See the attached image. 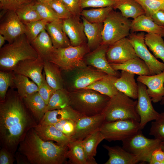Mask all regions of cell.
Wrapping results in <instances>:
<instances>
[{"instance_id":"7a4b0ae2","label":"cell","mask_w":164,"mask_h":164,"mask_svg":"<svg viewBox=\"0 0 164 164\" xmlns=\"http://www.w3.org/2000/svg\"><path fill=\"white\" fill-rule=\"evenodd\" d=\"M68 149V145L43 140L33 128L20 143L17 151L26 157L29 164H62L67 159Z\"/></svg>"},{"instance_id":"ba28073f","label":"cell","mask_w":164,"mask_h":164,"mask_svg":"<svg viewBox=\"0 0 164 164\" xmlns=\"http://www.w3.org/2000/svg\"><path fill=\"white\" fill-rule=\"evenodd\" d=\"M131 21L114 9L103 22L102 44L110 45L129 36Z\"/></svg>"},{"instance_id":"4316f807","label":"cell","mask_w":164,"mask_h":164,"mask_svg":"<svg viewBox=\"0 0 164 164\" xmlns=\"http://www.w3.org/2000/svg\"><path fill=\"white\" fill-rule=\"evenodd\" d=\"M112 68L116 71L124 70L139 75H150L148 67L139 57L131 59L121 63H109Z\"/></svg>"},{"instance_id":"ee69618b","label":"cell","mask_w":164,"mask_h":164,"mask_svg":"<svg viewBox=\"0 0 164 164\" xmlns=\"http://www.w3.org/2000/svg\"><path fill=\"white\" fill-rule=\"evenodd\" d=\"M139 3L145 12V15L151 17L155 13L163 10L164 0H135Z\"/></svg>"},{"instance_id":"ac0fdd59","label":"cell","mask_w":164,"mask_h":164,"mask_svg":"<svg viewBox=\"0 0 164 164\" xmlns=\"http://www.w3.org/2000/svg\"><path fill=\"white\" fill-rule=\"evenodd\" d=\"M80 15H72L63 19V30L69 38L71 46H77L87 43L84 25L80 19Z\"/></svg>"},{"instance_id":"9f6ffc18","label":"cell","mask_w":164,"mask_h":164,"mask_svg":"<svg viewBox=\"0 0 164 164\" xmlns=\"http://www.w3.org/2000/svg\"><path fill=\"white\" fill-rule=\"evenodd\" d=\"M36 0L39 1V2H50V1L53 0Z\"/></svg>"},{"instance_id":"9a60e30c","label":"cell","mask_w":164,"mask_h":164,"mask_svg":"<svg viewBox=\"0 0 164 164\" xmlns=\"http://www.w3.org/2000/svg\"><path fill=\"white\" fill-rule=\"evenodd\" d=\"M109 46L101 44L96 49L86 54L84 60L87 66L93 67L108 74L119 77L121 74L112 68L107 59L106 53Z\"/></svg>"},{"instance_id":"5b68a950","label":"cell","mask_w":164,"mask_h":164,"mask_svg":"<svg viewBox=\"0 0 164 164\" xmlns=\"http://www.w3.org/2000/svg\"><path fill=\"white\" fill-rule=\"evenodd\" d=\"M137 101H134L121 92L119 91L110 98L103 113L105 122L118 120L133 119L140 122V118L136 110Z\"/></svg>"},{"instance_id":"e575fe53","label":"cell","mask_w":164,"mask_h":164,"mask_svg":"<svg viewBox=\"0 0 164 164\" xmlns=\"http://www.w3.org/2000/svg\"><path fill=\"white\" fill-rule=\"evenodd\" d=\"M67 158L72 164H90L86 158L82 140H72L68 145Z\"/></svg>"},{"instance_id":"11a10c76","label":"cell","mask_w":164,"mask_h":164,"mask_svg":"<svg viewBox=\"0 0 164 164\" xmlns=\"http://www.w3.org/2000/svg\"><path fill=\"white\" fill-rule=\"evenodd\" d=\"M5 41L6 40L4 37L0 34V48L3 46Z\"/></svg>"},{"instance_id":"836d02e7","label":"cell","mask_w":164,"mask_h":164,"mask_svg":"<svg viewBox=\"0 0 164 164\" xmlns=\"http://www.w3.org/2000/svg\"><path fill=\"white\" fill-rule=\"evenodd\" d=\"M29 78L24 75L14 73L13 80L15 87L22 98L38 91V86Z\"/></svg>"},{"instance_id":"2e32d148","label":"cell","mask_w":164,"mask_h":164,"mask_svg":"<svg viewBox=\"0 0 164 164\" xmlns=\"http://www.w3.org/2000/svg\"><path fill=\"white\" fill-rule=\"evenodd\" d=\"M105 122L103 113L92 116H83L76 122L75 131L71 140H82L94 132L100 129Z\"/></svg>"},{"instance_id":"30bf717a","label":"cell","mask_w":164,"mask_h":164,"mask_svg":"<svg viewBox=\"0 0 164 164\" xmlns=\"http://www.w3.org/2000/svg\"><path fill=\"white\" fill-rule=\"evenodd\" d=\"M140 129L139 122L127 119L105 122L100 129L104 139L108 142L123 141L136 133Z\"/></svg>"},{"instance_id":"d6986e66","label":"cell","mask_w":164,"mask_h":164,"mask_svg":"<svg viewBox=\"0 0 164 164\" xmlns=\"http://www.w3.org/2000/svg\"><path fill=\"white\" fill-rule=\"evenodd\" d=\"M137 80L147 87V93L153 103L161 101L164 96V70L153 75H139Z\"/></svg>"},{"instance_id":"3957f363","label":"cell","mask_w":164,"mask_h":164,"mask_svg":"<svg viewBox=\"0 0 164 164\" xmlns=\"http://www.w3.org/2000/svg\"><path fill=\"white\" fill-rule=\"evenodd\" d=\"M39 57L25 34H22L0 48V70L12 71L19 62Z\"/></svg>"},{"instance_id":"f6af8a7d","label":"cell","mask_w":164,"mask_h":164,"mask_svg":"<svg viewBox=\"0 0 164 164\" xmlns=\"http://www.w3.org/2000/svg\"><path fill=\"white\" fill-rule=\"evenodd\" d=\"M49 5L59 19H64L70 17L72 14L60 0H53L45 2Z\"/></svg>"},{"instance_id":"ffe728a7","label":"cell","mask_w":164,"mask_h":164,"mask_svg":"<svg viewBox=\"0 0 164 164\" xmlns=\"http://www.w3.org/2000/svg\"><path fill=\"white\" fill-rule=\"evenodd\" d=\"M83 116L70 106H68L59 109L47 111L38 124L42 125H53L66 119L77 122Z\"/></svg>"},{"instance_id":"681fc988","label":"cell","mask_w":164,"mask_h":164,"mask_svg":"<svg viewBox=\"0 0 164 164\" xmlns=\"http://www.w3.org/2000/svg\"><path fill=\"white\" fill-rule=\"evenodd\" d=\"M55 91L47 82L43 71L42 80L39 87L38 92L47 104L50 98Z\"/></svg>"},{"instance_id":"bcb514c9","label":"cell","mask_w":164,"mask_h":164,"mask_svg":"<svg viewBox=\"0 0 164 164\" xmlns=\"http://www.w3.org/2000/svg\"><path fill=\"white\" fill-rule=\"evenodd\" d=\"M76 122L72 120L66 119L61 121L53 125L56 128L71 139L75 131Z\"/></svg>"},{"instance_id":"c3c4849f","label":"cell","mask_w":164,"mask_h":164,"mask_svg":"<svg viewBox=\"0 0 164 164\" xmlns=\"http://www.w3.org/2000/svg\"><path fill=\"white\" fill-rule=\"evenodd\" d=\"M35 0H0V8L1 10L15 11L24 5Z\"/></svg>"},{"instance_id":"f546056e","label":"cell","mask_w":164,"mask_h":164,"mask_svg":"<svg viewBox=\"0 0 164 164\" xmlns=\"http://www.w3.org/2000/svg\"><path fill=\"white\" fill-rule=\"evenodd\" d=\"M30 43L39 56L44 60H47L55 49L46 29H43Z\"/></svg>"},{"instance_id":"7c38bea8","label":"cell","mask_w":164,"mask_h":164,"mask_svg":"<svg viewBox=\"0 0 164 164\" xmlns=\"http://www.w3.org/2000/svg\"><path fill=\"white\" fill-rule=\"evenodd\" d=\"M138 101L136 106L137 112L139 116L140 128L143 129L149 122L155 120L159 113L154 108L152 100L148 94L146 86L138 82Z\"/></svg>"},{"instance_id":"ab89813d","label":"cell","mask_w":164,"mask_h":164,"mask_svg":"<svg viewBox=\"0 0 164 164\" xmlns=\"http://www.w3.org/2000/svg\"><path fill=\"white\" fill-rule=\"evenodd\" d=\"M14 73L12 70H0V101H4L9 87L15 88Z\"/></svg>"},{"instance_id":"8992f818","label":"cell","mask_w":164,"mask_h":164,"mask_svg":"<svg viewBox=\"0 0 164 164\" xmlns=\"http://www.w3.org/2000/svg\"><path fill=\"white\" fill-rule=\"evenodd\" d=\"M89 52L87 43L77 46L55 48L47 60L54 63L62 70H70L87 66L84 58Z\"/></svg>"},{"instance_id":"44dd1931","label":"cell","mask_w":164,"mask_h":164,"mask_svg":"<svg viewBox=\"0 0 164 164\" xmlns=\"http://www.w3.org/2000/svg\"><path fill=\"white\" fill-rule=\"evenodd\" d=\"M63 20L59 19L48 22L45 29L49 35L55 49L64 48L71 46L70 40L63 28Z\"/></svg>"},{"instance_id":"8fae6325","label":"cell","mask_w":164,"mask_h":164,"mask_svg":"<svg viewBox=\"0 0 164 164\" xmlns=\"http://www.w3.org/2000/svg\"><path fill=\"white\" fill-rule=\"evenodd\" d=\"M143 32L130 33L128 38L137 56L148 67L151 75L159 74L164 70V63L160 62L148 50Z\"/></svg>"},{"instance_id":"f907efd6","label":"cell","mask_w":164,"mask_h":164,"mask_svg":"<svg viewBox=\"0 0 164 164\" xmlns=\"http://www.w3.org/2000/svg\"><path fill=\"white\" fill-rule=\"evenodd\" d=\"M66 7L72 15H80L83 9L80 5V0H60Z\"/></svg>"},{"instance_id":"603a6c76","label":"cell","mask_w":164,"mask_h":164,"mask_svg":"<svg viewBox=\"0 0 164 164\" xmlns=\"http://www.w3.org/2000/svg\"><path fill=\"white\" fill-rule=\"evenodd\" d=\"M135 76V74L121 70L120 76L116 78L114 85L119 91L135 100L138 98V85Z\"/></svg>"},{"instance_id":"277c9868","label":"cell","mask_w":164,"mask_h":164,"mask_svg":"<svg viewBox=\"0 0 164 164\" xmlns=\"http://www.w3.org/2000/svg\"><path fill=\"white\" fill-rule=\"evenodd\" d=\"M70 106L87 116L103 113L110 98L92 89L83 88L69 92Z\"/></svg>"},{"instance_id":"52a82bcc","label":"cell","mask_w":164,"mask_h":164,"mask_svg":"<svg viewBox=\"0 0 164 164\" xmlns=\"http://www.w3.org/2000/svg\"><path fill=\"white\" fill-rule=\"evenodd\" d=\"M107 74L87 65L70 70H62L64 89L69 92L85 88Z\"/></svg>"},{"instance_id":"74e56055","label":"cell","mask_w":164,"mask_h":164,"mask_svg":"<svg viewBox=\"0 0 164 164\" xmlns=\"http://www.w3.org/2000/svg\"><path fill=\"white\" fill-rule=\"evenodd\" d=\"M113 9L112 6L83 9L80 15L91 23L102 22H103L110 12Z\"/></svg>"},{"instance_id":"cb8c5ba5","label":"cell","mask_w":164,"mask_h":164,"mask_svg":"<svg viewBox=\"0 0 164 164\" xmlns=\"http://www.w3.org/2000/svg\"><path fill=\"white\" fill-rule=\"evenodd\" d=\"M33 128L39 137L44 141H54L59 145H68L72 140L53 125L38 124Z\"/></svg>"},{"instance_id":"9c48e42d","label":"cell","mask_w":164,"mask_h":164,"mask_svg":"<svg viewBox=\"0 0 164 164\" xmlns=\"http://www.w3.org/2000/svg\"><path fill=\"white\" fill-rule=\"evenodd\" d=\"M122 142V147L134 155L139 162L148 163L153 152L160 147L161 143L157 139L146 137L141 130Z\"/></svg>"},{"instance_id":"484cf974","label":"cell","mask_w":164,"mask_h":164,"mask_svg":"<svg viewBox=\"0 0 164 164\" xmlns=\"http://www.w3.org/2000/svg\"><path fill=\"white\" fill-rule=\"evenodd\" d=\"M108 152L109 159L104 164H135L139 162L136 157L122 147L103 145Z\"/></svg>"},{"instance_id":"6f0895ef","label":"cell","mask_w":164,"mask_h":164,"mask_svg":"<svg viewBox=\"0 0 164 164\" xmlns=\"http://www.w3.org/2000/svg\"><path fill=\"white\" fill-rule=\"evenodd\" d=\"M160 104L164 106V96L160 101Z\"/></svg>"},{"instance_id":"91938a15","label":"cell","mask_w":164,"mask_h":164,"mask_svg":"<svg viewBox=\"0 0 164 164\" xmlns=\"http://www.w3.org/2000/svg\"><path fill=\"white\" fill-rule=\"evenodd\" d=\"M164 11V9H163V10Z\"/></svg>"},{"instance_id":"680465c9","label":"cell","mask_w":164,"mask_h":164,"mask_svg":"<svg viewBox=\"0 0 164 164\" xmlns=\"http://www.w3.org/2000/svg\"><path fill=\"white\" fill-rule=\"evenodd\" d=\"M160 148L162 150L164 151V142H161Z\"/></svg>"},{"instance_id":"b9f144b4","label":"cell","mask_w":164,"mask_h":164,"mask_svg":"<svg viewBox=\"0 0 164 164\" xmlns=\"http://www.w3.org/2000/svg\"><path fill=\"white\" fill-rule=\"evenodd\" d=\"M33 4L41 19L50 22L59 19L52 9L46 3L35 0Z\"/></svg>"},{"instance_id":"4fadbf2b","label":"cell","mask_w":164,"mask_h":164,"mask_svg":"<svg viewBox=\"0 0 164 164\" xmlns=\"http://www.w3.org/2000/svg\"><path fill=\"white\" fill-rule=\"evenodd\" d=\"M106 56L109 63H121L138 57L128 37L123 38L110 45Z\"/></svg>"},{"instance_id":"60d3db41","label":"cell","mask_w":164,"mask_h":164,"mask_svg":"<svg viewBox=\"0 0 164 164\" xmlns=\"http://www.w3.org/2000/svg\"><path fill=\"white\" fill-rule=\"evenodd\" d=\"M48 22L44 19H41L24 25L26 27L25 33L27 39L31 43L44 29Z\"/></svg>"},{"instance_id":"f35d334b","label":"cell","mask_w":164,"mask_h":164,"mask_svg":"<svg viewBox=\"0 0 164 164\" xmlns=\"http://www.w3.org/2000/svg\"><path fill=\"white\" fill-rule=\"evenodd\" d=\"M34 1L24 5L15 11L24 24L42 19L35 8Z\"/></svg>"},{"instance_id":"4dcf8cb0","label":"cell","mask_w":164,"mask_h":164,"mask_svg":"<svg viewBox=\"0 0 164 164\" xmlns=\"http://www.w3.org/2000/svg\"><path fill=\"white\" fill-rule=\"evenodd\" d=\"M22 98L26 106L38 123L46 112L47 104L38 92Z\"/></svg>"},{"instance_id":"db71d44e","label":"cell","mask_w":164,"mask_h":164,"mask_svg":"<svg viewBox=\"0 0 164 164\" xmlns=\"http://www.w3.org/2000/svg\"><path fill=\"white\" fill-rule=\"evenodd\" d=\"M151 18L158 25L164 28V11L160 10L154 13Z\"/></svg>"},{"instance_id":"8d00e7d4","label":"cell","mask_w":164,"mask_h":164,"mask_svg":"<svg viewBox=\"0 0 164 164\" xmlns=\"http://www.w3.org/2000/svg\"><path fill=\"white\" fill-rule=\"evenodd\" d=\"M161 36L153 33L145 35V42L154 56L160 59L164 63V41Z\"/></svg>"},{"instance_id":"d590c367","label":"cell","mask_w":164,"mask_h":164,"mask_svg":"<svg viewBox=\"0 0 164 164\" xmlns=\"http://www.w3.org/2000/svg\"><path fill=\"white\" fill-rule=\"evenodd\" d=\"M70 106L69 92L64 89L55 90L50 98L46 112Z\"/></svg>"},{"instance_id":"816d5d0a","label":"cell","mask_w":164,"mask_h":164,"mask_svg":"<svg viewBox=\"0 0 164 164\" xmlns=\"http://www.w3.org/2000/svg\"><path fill=\"white\" fill-rule=\"evenodd\" d=\"M15 156L7 149L2 148L0 151V164H12Z\"/></svg>"},{"instance_id":"7402d4cb","label":"cell","mask_w":164,"mask_h":164,"mask_svg":"<svg viewBox=\"0 0 164 164\" xmlns=\"http://www.w3.org/2000/svg\"><path fill=\"white\" fill-rule=\"evenodd\" d=\"M81 18L87 39V45L91 52L96 49L102 43L104 23H92L82 16Z\"/></svg>"},{"instance_id":"7dc6e473","label":"cell","mask_w":164,"mask_h":164,"mask_svg":"<svg viewBox=\"0 0 164 164\" xmlns=\"http://www.w3.org/2000/svg\"><path fill=\"white\" fill-rule=\"evenodd\" d=\"M118 0H80V5L83 9L91 7L104 8L113 6Z\"/></svg>"},{"instance_id":"f5cc1de1","label":"cell","mask_w":164,"mask_h":164,"mask_svg":"<svg viewBox=\"0 0 164 164\" xmlns=\"http://www.w3.org/2000/svg\"><path fill=\"white\" fill-rule=\"evenodd\" d=\"M149 163L150 164H164V151L160 147L153 152Z\"/></svg>"},{"instance_id":"d4e9b609","label":"cell","mask_w":164,"mask_h":164,"mask_svg":"<svg viewBox=\"0 0 164 164\" xmlns=\"http://www.w3.org/2000/svg\"><path fill=\"white\" fill-rule=\"evenodd\" d=\"M138 31L164 37V28L158 25L151 17L145 15H141L131 21L130 33Z\"/></svg>"},{"instance_id":"f1b7e54d","label":"cell","mask_w":164,"mask_h":164,"mask_svg":"<svg viewBox=\"0 0 164 164\" xmlns=\"http://www.w3.org/2000/svg\"><path fill=\"white\" fill-rule=\"evenodd\" d=\"M44 71L46 81L54 90L64 89L62 70L54 63L44 60Z\"/></svg>"},{"instance_id":"d6a6232c","label":"cell","mask_w":164,"mask_h":164,"mask_svg":"<svg viewBox=\"0 0 164 164\" xmlns=\"http://www.w3.org/2000/svg\"><path fill=\"white\" fill-rule=\"evenodd\" d=\"M113 9H118L124 17L135 19L145 15L142 7L135 0H118L113 6Z\"/></svg>"},{"instance_id":"83f0119b","label":"cell","mask_w":164,"mask_h":164,"mask_svg":"<svg viewBox=\"0 0 164 164\" xmlns=\"http://www.w3.org/2000/svg\"><path fill=\"white\" fill-rule=\"evenodd\" d=\"M104 138L100 129L94 132L82 140V144L87 161L90 164H97L94 157L98 145Z\"/></svg>"},{"instance_id":"7bdbcfd3","label":"cell","mask_w":164,"mask_h":164,"mask_svg":"<svg viewBox=\"0 0 164 164\" xmlns=\"http://www.w3.org/2000/svg\"><path fill=\"white\" fill-rule=\"evenodd\" d=\"M149 134L161 142H164V112L151 123Z\"/></svg>"},{"instance_id":"1f68e13d","label":"cell","mask_w":164,"mask_h":164,"mask_svg":"<svg viewBox=\"0 0 164 164\" xmlns=\"http://www.w3.org/2000/svg\"><path fill=\"white\" fill-rule=\"evenodd\" d=\"M117 77H118L107 74L85 88L92 89L111 97L119 91L114 85V81Z\"/></svg>"},{"instance_id":"5bb4252c","label":"cell","mask_w":164,"mask_h":164,"mask_svg":"<svg viewBox=\"0 0 164 164\" xmlns=\"http://www.w3.org/2000/svg\"><path fill=\"white\" fill-rule=\"evenodd\" d=\"M2 17L0 24V34L8 43L12 42L20 35L25 34V26L20 21L15 11H7Z\"/></svg>"},{"instance_id":"e0dca14e","label":"cell","mask_w":164,"mask_h":164,"mask_svg":"<svg viewBox=\"0 0 164 164\" xmlns=\"http://www.w3.org/2000/svg\"><path fill=\"white\" fill-rule=\"evenodd\" d=\"M44 60L39 57L36 59H28L19 62L13 70L14 73L24 75L36 83L39 87L43 78Z\"/></svg>"},{"instance_id":"6da1fadb","label":"cell","mask_w":164,"mask_h":164,"mask_svg":"<svg viewBox=\"0 0 164 164\" xmlns=\"http://www.w3.org/2000/svg\"><path fill=\"white\" fill-rule=\"evenodd\" d=\"M38 124L14 88L8 90L0 101V143L15 156L20 143L28 131Z\"/></svg>"}]
</instances>
